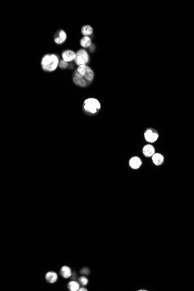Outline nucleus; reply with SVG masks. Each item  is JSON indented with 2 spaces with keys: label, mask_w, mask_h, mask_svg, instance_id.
Returning a JSON list of instances; mask_svg holds the SVG:
<instances>
[{
  "label": "nucleus",
  "mask_w": 194,
  "mask_h": 291,
  "mask_svg": "<svg viewBox=\"0 0 194 291\" xmlns=\"http://www.w3.org/2000/svg\"><path fill=\"white\" fill-rule=\"evenodd\" d=\"M59 63V60L57 55L54 54L46 55L43 57L41 61V65L44 71L52 72L57 69Z\"/></svg>",
  "instance_id": "1"
},
{
  "label": "nucleus",
  "mask_w": 194,
  "mask_h": 291,
  "mask_svg": "<svg viewBox=\"0 0 194 291\" xmlns=\"http://www.w3.org/2000/svg\"><path fill=\"white\" fill-rule=\"evenodd\" d=\"M84 108L87 112L94 114L101 109V104L98 100L91 98L84 101Z\"/></svg>",
  "instance_id": "2"
},
{
  "label": "nucleus",
  "mask_w": 194,
  "mask_h": 291,
  "mask_svg": "<svg viewBox=\"0 0 194 291\" xmlns=\"http://www.w3.org/2000/svg\"><path fill=\"white\" fill-rule=\"evenodd\" d=\"M77 72L83 77L87 81L91 82L93 81L94 74L93 70L90 68V67L86 66L85 65H80L78 67Z\"/></svg>",
  "instance_id": "3"
},
{
  "label": "nucleus",
  "mask_w": 194,
  "mask_h": 291,
  "mask_svg": "<svg viewBox=\"0 0 194 291\" xmlns=\"http://www.w3.org/2000/svg\"><path fill=\"white\" fill-rule=\"evenodd\" d=\"M89 61V56L85 49H81L76 53L75 61L79 66L85 65Z\"/></svg>",
  "instance_id": "4"
},
{
  "label": "nucleus",
  "mask_w": 194,
  "mask_h": 291,
  "mask_svg": "<svg viewBox=\"0 0 194 291\" xmlns=\"http://www.w3.org/2000/svg\"><path fill=\"white\" fill-rule=\"evenodd\" d=\"M144 137L146 141L149 143H154L158 139L159 135L154 129H147L144 133Z\"/></svg>",
  "instance_id": "5"
},
{
  "label": "nucleus",
  "mask_w": 194,
  "mask_h": 291,
  "mask_svg": "<svg viewBox=\"0 0 194 291\" xmlns=\"http://www.w3.org/2000/svg\"><path fill=\"white\" fill-rule=\"evenodd\" d=\"M73 82L76 85L83 87H85L88 84V81H87L85 79L77 72L75 73L73 77Z\"/></svg>",
  "instance_id": "6"
},
{
  "label": "nucleus",
  "mask_w": 194,
  "mask_h": 291,
  "mask_svg": "<svg viewBox=\"0 0 194 291\" xmlns=\"http://www.w3.org/2000/svg\"><path fill=\"white\" fill-rule=\"evenodd\" d=\"M76 56V53L70 50L65 51L62 54L63 60L67 62H71L73 60H75Z\"/></svg>",
  "instance_id": "7"
},
{
  "label": "nucleus",
  "mask_w": 194,
  "mask_h": 291,
  "mask_svg": "<svg viewBox=\"0 0 194 291\" xmlns=\"http://www.w3.org/2000/svg\"><path fill=\"white\" fill-rule=\"evenodd\" d=\"M129 165H130V166L133 169H138L141 166L142 162L141 159L138 157L135 156L130 159L129 161Z\"/></svg>",
  "instance_id": "8"
},
{
  "label": "nucleus",
  "mask_w": 194,
  "mask_h": 291,
  "mask_svg": "<svg viewBox=\"0 0 194 291\" xmlns=\"http://www.w3.org/2000/svg\"><path fill=\"white\" fill-rule=\"evenodd\" d=\"M143 153L147 157H151L155 154V149L151 145H147L143 148Z\"/></svg>",
  "instance_id": "9"
},
{
  "label": "nucleus",
  "mask_w": 194,
  "mask_h": 291,
  "mask_svg": "<svg viewBox=\"0 0 194 291\" xmlns=\"http://www.w3.org/2000/svg\"><path fill=\"white\" fill-rule=\"evenodd\" d=\"M45 280L48 282L50 284H54L58 280V274L56 272H49L45 274Z\"/></svg>",
  "instance_id": "10"
},
{
  "label": "nucleus",
  "mask_w": 194,
  "mask_h": 291,
  "mask_svg": "<svg viewBox=\"0 0 194 291\" xmlns=\"http://www.w3.org/2000/svg\"><path fill=\"white\" fill-rule=\"evenodd\" d=\"M60 273H61L62 277L64 278H68L71 277V274H72L71 268L67 266H64L62 267Z\"/></svg>",
  "instance_id": "11"
},
{
  "label": "nucleus",
  "mask_w": 194,
  "mask_h": 291,
  "mask_svg": "<svg viewBox=\"0 0 194 291\" xmlns=\"http://www.w3.org/2000/svg\"><path fill=\"white\" fill-rule=\"evenodd\" d=\"M152 161L154 164L157 166L162 165L164 161V158L162 155L160 153H155L152 156Z\"/></svg>",
  "instance_id": "12"
},
{
  "label": "nucleus",
  "mask_w": 194,
  "mask_h": 291,
  "mask_svg": "<svg viewBox=\"0 0 194 291\" xmlns=\"http://www.w3.org/2000/svg\"><path fill=\"white\" fill-rule=\"evenodd\" d=\"M80 284L79 282L75 281H71L69 282L68 285H67V288L69 290L71 291H79L80 288Z\"/></svg>",
  "instance_id": "13"
},
{
  "label": "nucleus",
  "mask_w": 194,
  "mask_h": 291,
  "mask_svg": "<svg viewBox=\"0 0 194 291\" xmlns=\"http://www.w3.org/2000/svg\"><path fill=\"white\" fill-rule=\"evenodd\" d=\"M81 45L84 48H88L90 47L92 44L91 40L89 37L84 36L83 38H81L80 41Z\"/></svg>",
  "instance_id": "14"
},
{
  "label": "nucleus",
  "mask_w": 194,
  "mask_h": 291,
  "mask_svg": "<svg viewBox=\"0 0 194 291\" xmlns=\"http://www.w3.org/2000/svg\"><path fill=\"white\" fill-rule=\"evenodd\" d=\"M67 39V34L63 31L61 30L59 34V37L55 38V41L58 44H60L63 43Z\"/></svg>",
  "instance_id": "15"
},
{
  "label": "nucleus",
  "mask_w": 194,
  "mask_h": 291,
  "mask_svg": "<svg viewBox=\"0 0 194 291\" xmlns=\"http://www.w3.org/2000/svg\"><path fill=\"white\" fill-rule=\"evenodd\" d=\"M81 32H82V34L84 35L85 36H88L93 34V29L90 25H85L82 28Z\"/></svg>",
  "instance_id": "16"
},
{
  "label": "nucleus",
  "mask_w": 194,
  "mask_h": 291,
  "mask_svg": "<svg viewBox=\"0 0 194 291\" xmlns=\"http://www.w3.org/2000/svg\"><path fill=\"white\" fill-rule=\"evenodd\" d=\"M78 281H79V284H80L81 285H82V286H85V285H87L88 284V280L86 277L82 276V277H80L79 278Z\"/></svg>",
  "instance_id": "17"
},
{
  "label": "nucleus",
  "mask_w": 194,
  "mask_h": 291,
  "mask_svg": "<svg viewBox=\"0 0 194 291\" xmlns=\"http://www.w3.org/2000/svg\"><path fill=\"white\" fill-rule=\"evenodd\" d=\"M59 66L61 69H66L68 66V63L63 60H61L59 63Z\"/></svg>",
  "instance_id": "18"
},
{
  "label": "nucleus",
  "mask_w": 194,
  "mask_h": 291,
  "mask_svg": "<svg viewBox=\"0 0 194 291\" xmlns=\"http://www.w3.org/2000/svg\"><path fill=\"white\" fill-rule=\"evenodd\" d=\"M90 270L88 268H83V269H81L80 271V273L81 274H83V275H85V276H87L90 274Z\"/></svg>",
  "instance_id": "19"
},
{
  "label": "nucleus",
  "mask_w": 194,
  "mask_h": 291,
  "mask_svg": "<svg viewBox=\"0 0 194 291\" xmlns=\"http://www.w3.org/2000/svg\"><path fill=\"white\" fill-rule=\"evenodd\" d=\"M87 289H86L85 288H83V287H81V288H80L79 289V291H87Z\"/></svg>",
  "instance_id": "20"
}]
</instances>
